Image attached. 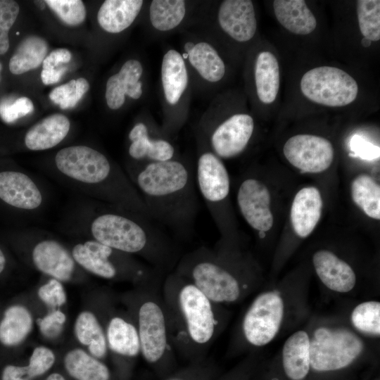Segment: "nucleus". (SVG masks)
Wrapping results in <instances>:
<instances>
[{"instance_id": "obj_1", "label": "nucleus", "mask_w": 380, "mask_h": 380, "mask_svg": "<svg viewBox=\"0 0 380 380\" xmlns=\"http://www.w3.org/2000/svg\"><path fill=\"white\" fill-rule=\"evenodd\" d=\"M125 172L150 217L177 238L189 239L199 208L195 167L189 162L176 158L128 165Z\"/></svg>"}, {"instance_id": "obj_2", "label": "nucleus", "mask_w": 380, "mask_h": 380, "mask_svg": "<svg viewBox=\"0 0 380 380\" xmlns=\"http://www.w3.org/2000/svg\"><path fill=\"white\" fill-rule=\"evenodd\" d=\"M160 291L175 353L189 362L205 359L225 327L227 311L175 271L165 274Z\"/></svg>"}, {"instance_id": "obj_3", "label": "nucleus", "mask_w": 380, "mask_h": 380, "mask_svg": "<svg viewBox=\"0 0 380 380\" xmlns=\"http://www.w3.org/2000/svg\"><path fill=\"white\" fill-rule=\"evenodd\" d=\"M78 228L88 230L91 239L118 251L137 255L151 267L167 274L181 255L173 241L160 224L141 214L101 203L89 205V214Z\"/></svg>"}, {"instance_id": "obj_4", "label": "nucleus", "mask_w": 380, "mask_h": 380, "mask_svg": "<svg viewBox=\"0 0 380 380\" xmlns=\"http://www.w3.org/2000/svg\"><path fill=\"white\" fill-rule=\"evenodd\" d=\"M54 166L56 177L72 187L151 218L126 172L99 151L84 145L63 148L56 154Z\"/></svg>"}, {"instance_id": "obj_5", "label": "nucleus", "mask_w": 380, "mask_h": 380, "mask_svg": "<svg viewBox=\"0 0 380 380\" xmlns=\"http://www.w3.org/2000/svg\"><path fill=\"white\" fill-rule=\"evenodd\" d=\"M173 271L222 305L239 301L253 287L248 267L227 249L224 242H219L214 248L201 246L186 253Z\"/></svg>"}, {"instance_id": "obj_6", "label": "nucleus", "mask_w": 380, "mask_h": 380, "mask_svg": "<svg viewBox=\"0 0 380 380\" xmlns=\"http://www.w3.org/2000/svg\"><path fill=\"white\" fill-rule=\"evenodd\" d=\"M160 284L139 286L132 302L141 347V355L158 376L163 378L174 371L175 352L171 345L161 296Z\"/></svg>"}, {"instance_id": "obj_7", "label": "nucleus", "mask_w": 380, "mask_h": 380, "mask_svg": "<svg viewBox=\"0 0 380 380\" xmlns=\"http://www.w3.org/2000/svg\"><path fill=\"white\" fill-rule=\"evenodd\" d=\"M71 255L80 266L106 279L125 277L139 286L162 283L165 273L95 240L75 244Z\"/></svg>"}, {"instance_id": "obj_8", "label": "nucleus", "mask_w": 380, "mask_h": 380, "mask_svg": "<svg viewBox=\"0 0 380 380\" xmlns=\"http://www.w3.org/2000/svg\"><path fill=\"white\" fill-rule=\"evenodd\" d=\"M364 350L362 339L341 327L320 326L310 336V368L320 372L344 369Z\"/></svg>"}, {"instance_id": "obj_9", "label": "nucleus", "mask_w": 380, "mask_h": 380, "mask_svg": "<svg viewBox=\"0 0 380 380\" xmlns=\"http://www.w3.org/2000/svg\"><path fill=\"white\" fill-rule=\"evenodd\" d=\"M195 179L197 190L219 228L224 232L225 239L228 232L226 208L230 179L223 162L208 148L203 149L198 154Z\"/></svg>"}, {"instance_id": "obj_10", "label": "nucleus", "mask_w": 380, "mask_h": 380, "mask_svg": "<svg viewBox=\"0 0 380 380\" xmlns=\"http://www.w3.org/2000/svg\"><path fill=\"white\" fill-rule=\"evenodd\" d=\"M285 306L281 296L275 291L259 293L246 310L240 326V338L251 347L270 343L279 331Z\"/></svg>"}, {"instance_id": "obj_11", "label": "nucleus", "mask_w": 380, "mask_h": 380, "mask_svg": "<svg viewBox=\"0 0 380 380\" xmlns=\"http://www.w3.org/2000/svg\"><path fill=\"white\" fill-rule=\"evenodd\" d=\"M300 89L311 101L329 107L347 106L358 93L356 81L344 70L331 66L308 70L302 77Z\"/></svg>"}, {"instance_id": "obj_12", "label": "nucleus", "mask_w": 380, "mask_h": 380, "mask_svg": "<svg viewBox=\"0 0 380 380\" xmlns=\"http://www.w3.org/2000/svg\"><path fill=\"white\" fill-rule=\"evenodd\" d=\"M283 152L292 165L311 173L326 170L334 159L331 143L324 137L312 134H297L289 138Z\"/></svg>"}, {"instance_id": "obj_13", "label": "nucleus", "mask_w": 380, "mask_h": 380, "mask_svg": "<svg viewBox=\"0 0 380 380\" xmlns=\"http://www.w3.org/2000/svg\"><path fill=\"white\" fill-rule=\"evenodd\" d=\"M239 210L246 222L263 237L273 225L270 194L260 180L248 177L243 180L236 194Z\"/></svg>"}, {"instance_id": "obj_14", "label": "nucleus", "mask_w": 380, "mask_h": 380, "mask_svg": "<svg viewBox=\"0 0 380 380\" xmlns=\"http://www.w3.org/2000/svg\"><path fill=\"white\" fill-rule=\"evenodd\" d=\"M253 118L244 113L229 117L210 133L209 145L211 151L220 159L234 158L246 148L253 132Z\"/></svg>"}, {"instance_id": "obj_15", "label": "nucleus", "mask_w": 380, "mask_h": 380, "mask_svg": "<svg viewBox=\"0 0 380 380\" xmlns=\"http://www.w3.org/2000/svg\"><path fill=\"white\" fill-rule=\"evenodd\" d=\"M0 199L20 210L34 212L44 202L42 189L34 179L23 172H0Z\"/></svg>"}, {"instance_id": "obj_16", "label": "nucleus", "mask_w": 380, "mask_h": 380, "mask_svg": "<svg viewBox=\"0 0 380 380\" xmlns=\"http://www.w3.org/2000/svg\"><path fill=\"white\" fill-rule=\"evenodd\" d=\"M128 138L130 141L128 154L132 160L129 165L164 162L176 158L172 144L165 138L152 137L148 127L142 122L134 125Z\"/></svg>"}, {"instance_id": "obj_17", "label": "nucleus", "mask_w": 380, "mask_h": 380, "mask_svg": "<svg viewBox=\"0 0 380 380\" xmlns=\"http://www.w3.org/2000/svg\"><path fill=\"white\" fill-rule=\"evenodd\" d=\"M31 258L39 271L60 281L70 280L74 273L75 261L71 253L53 239L37 241L32 248Z\"/></svg>"}, {"instance_id": "obj_18", "label": "nucleus", "mask_w": 380, "mask_h": 380, "mask_svg": "<svg viewBox=\"0 0 380 380\" xmlns=\"http://www.w3.org/2000/svg\"><path fill=\"white\" fill-rule=\"evenodd\" d=\"M217 18L222 30L237 42H248L255 34L257 20L250 0L223 1Z\"/></svg>"}, {"instance_id": "obj_19", "label": "nucleus", "mask_w": 380, "mask_h": 380, "mask_svg": "<svg viewBox=\"0 0 380 380\" xmlns=\"http://www.w3.org/2000/svg\"><path fill=\"white\" fill-rule=\"evenodd\" d=\"M315 270L322 284L329 290L348 293L356 284L353 268L344 260L328 250H319L312 257Z\"/></svg>"}, {"instance_id": "obj_20", "label": "nucleus", "mask_w": 380, "mask_h": 380, "mask_svg": "<svg viewBox=\"0 0 380 380\" xmlns=\"http://www.w3.org/2000/svg\"><path fill=\"white\" fill-rule=\"evenodd\" d=\"M143 73L141 63L135 59L127 61L120 71L110 77L106 83V100L113 110L120 108L125 103V95L138 99L142 95L140 78Z\"/></svg>"}, {"instance_id": "obj_21", "label": "nucleus", "mask_w": 380, "mask_h": 380, "mask_svg": "<svg viewBox=\"0 0 380 380\" xmlns=\"http://www.w3.org/2000/svg\"><path fill=\"white\" fill-rule=\"evenodd\" d=\"M322 199L318 189L307 186L295 196L291 209V221L295 233L308 236L315 228L322 213Z\"/></svg>"}, {"instance_id": "obj_22", "label": "nucleus", "mask_w": 380, "mask_h": 380, "mask_svg": "<svg viewBox=\"0 0 380 380\" xmlns=\"http://www.w3.org/2000/svg\"><path fill=\"white\" fill-rule=\"evenodd\" d=\"M106 337L108 350L116 356L133 360L141 355L139 338L133 319L113 316L108 320Z\"/></svg>"}, {"instance_id": "obj_23", "label": "nucleus", "mask_w": 380, "mask_h": 380, "mask_svg": "<svg viewBox=\"0 0 380 380\" xmlns=\"http://www.w3.org/2000/svg\"><path fill=\"white\" fill-rule=\"evenodd\" d=\"M70 128L68 118L59 113L49 115L34 125L26 132L24 142L31 151H44L61 143L68 135Z\"/></svg>"}, {"instance_id": "obj_24", "label": "nucleus", "mask_w": 380, "mask_h": 380, "mask_svg": "<svg viewBox=\"0 0 380 380\" xmlns=\"http://www.w3.org/2000/svg\"><path fill=\"white\" fill-rule=\"evenodd\" d=\"M281 362L286 376L291 380H303L310 369V335L304 330L292 334L284 342Z\"/></svg>"}, {"instance_id": "obj_25", "label": "nucleus", "mask_w": 380, "mask_h": 380, "mask_svg": "<svg viewBox=\"0 0 380 380\" xmlns=\"http://www.w3.org/2000/svg\"><path fill=\"white\" fill-rule=\"evenodd\" d=\"M143 4L141 0H106L98 11V23L108 32H121L134 21Z\"/></svg>"}, {"instance_id": "obj_26", "label": "nucleus", "mask_w": 380, "mask_h": 380, "mask_svg": "<svg viewBox=\"0 0 380 380\" xmlns=\"http://www.w3.org/2000/svg\"><path fill=\"white\" fill-rule=\"evenodd\" d=\"M275 16L289 32L306 35L317 26L315 15L303 0H275L273 1Z\"/></svg>"}, {"instance_id": "obj_27", "label": "nucleus", "mask_w": 380, "mask_h": 380, "mask_svg": "<svg viewBox=\"0 0 380 380\" xmlns=\"http://www.w3.org/2000/svg\"><path fill=\"white\" fill-rule=\"evenodd\" d=\"M161 80L165 99L170 105L179 101L188 84V73L182 56L170 49L164 55Z\"/></svg>"}, {"instance_id": "obj_28", "label": "nucleus", "mask_w": 380, "mask_h": 380, "mask_svg": "<svg viewBox=\"0 0 380 380\" xmlns=\"http://www.w3.org/2000/svg\"><path fill=\"white\" fill-rule=\"evenodd\" d=\"M257 94L264 103L274 101L279 89V66L275 56L270 51L260 52L255 65Z\"/></svg>"}, {"instance_id": "obj_29", "label": "nucleus", "mask_w": 380, "mask_h": 380, "mask_svg": "<svg viewBox=\"0 0 380 380\" xmlns=\"http://www.w3.org/2000/svg\"><path fill=\"white\" fill-rule=\"evenodd\" d=\"M32 323V315L25 307H8L0 322V342L6 346L19 345L30 333Z\"/></svg>"}, {"instance_id": "obj_30", "label": "nucleus", "mask_w": 380, "mask_h": 380, "mask_svg": "<svg viewBox=\"0 0 380 380\" xmlns=\"http://www.w3.org/2000/svg\"><path fill=\"white\" fill-rule=\"evenodd\" d=\"M64 367L75 380H110L108 367L84 350L75 348L64 357Z\"/></svg>"}, {"instance_id": "obj_31", "label": "nucleus", "mask_w": 380, "mask_h": 380, "mask_svg": "<svg viewBox=\"0 0 380 380\" xmlns=\"http://www.w3.org/2000/svg\"><path fill=\"white\" fill-rule=\"evenodd\" d=\"M75 333L80 343L88 346L92 356L99 360L106 356V331L94 313L89 311L80 313L75 323Z\"/></svg>"}, {"instance_id": "obj_32", "label": "nucleus", "mask_w": 380, "mask_h": 380, "mask_svg": "<svg viewBox=\"0 0 380 380\" xmlns=\"http://www.w3.org/2000/svg\"><path fill=\"white\" fill-rule=\"evenodd\" d=\"M48 51L46 42L38 36L23 39L9 61V70L14 75H20L39 67Z\"/></svg>"}, {"instance_id": "obj_33", "label": "nucleus", "mask_w": 380, "mask_h": 380, "mask_svg": "<svg viewBox=\"0 0 380 380\" xmlns=\"http://www.w3.org/2000/svg\"><path fill=\"white\" fill-rule=\"evenodd\" d=\"M186 54L189 63L204 80L216 82L224 77V63L216 50L208 43L201 42L194 44Z\"/></svg>"}, {"instance_id": "obj_34", "label": "nucleus", "mask_w": 380, "mask_h": 380, "mask_svg": "<svg viewBox=\"0 0 380 380\" xmlns=\"http://www.w3.org/2000/svg\"><path fill=\"white\" fill-rule=\"evenodd\" d=\"M354 203L369 217L380 219V186L368 175H357L351 184Z\"/></svg>"}, {"instance_id": "obj_35", "label": "nucleus", "mask_w": 380, "mask_h": 380, "mask_svg": "<svg viewBox=\"0 0 380 380\" xmlns=\"http://www.w3.org/2000/svg\"><path fill=\"white\" fill-rule=\"evenodd\" d=\"M186 13L182 0H153L149 8V18L153 27L159 31H170L177 27Z\"/></svg>"}, {"instance_id": "obj_36", "label": "nucleus", "mask_w": 380, "mask_h": 380, "mask_svg": "<svg viewBox=\"0 0 380 380\" xmlns=\"http://www.w3.org/2000/svg\"><path fill=\"white\" fill-rule=\"evenodd\" d=\"M350 321L355 329L360 332L379 336L380 303L367 300L357 304L351 312Z\"/></svg>"}, {"instance_id": "obj_37", "label": "nucleus", "mask_w": 380, "mask_h": 380, "mask_svg": "<svg viewBox=\"0 0 380 380\" xmlns=\"http://www.w3.org/2000/svg\"><path fill=\"white\" fill-rule=\"evenodd\" d=\"M360 30L365 38L376 42L380 39V1H357Z\"/></svg>"}, {"instance_id": "obj_38", "label": "nucleus", "mask_w": 380, "mask_h": 380, "mask_svg": "<svg viewBox=\"0 0 380 380\" xmlns=\"http://www.w3.org/2000/svg\"><path fill=\"white\" fill-rule=\"evenodd\" d=\"M89 89L87 80L80 77L54 88L49 96L61 109L75 107Z\"/></svg>"}, {"instance_id": "obj_39", "label": "nucleus", "mask_w": 380, "mask_h": 380, "mask_svg": "<svg viewBox=\"0 0 380 380\" xmlns=\"http://www.w3.org/2000/svg\"><path fill=\"white\" fill-rule=\"evenodd\" d=\"M215 365L207 357L189 364L162 378V380H213L216 377Z\"/></svg>"}, {"instance_id": "obj_40", "label": "nucleus", "mask_w": 380, "mask_h": 380, "mask_svg": "<svg viewBox=\"0 0 380 380\" xmlns=\"http://www.w3.org/2000/svg\"><path fill=\"white\" fill-rule=\"evenodd\" d=\"M44 2L68 25H80L86 18V8L80 0H46Z\"/></svg>"}, {"instance_id": "obj_41", "label": "nucleus", "mask_w": 380, "mask_h": 380, "mask_svg": "<svg viewBox=\"0 0 380 380\" xmlns=\"http://www.w3.org/2000/svg\"><path fill=\"white\" fill-rule=\"evenodd\" d=\"M19 11L16 1L0 0V54H4L9 48L8 32Z\"/></svg>"}, {"instance_id": "obj_42", "label": "nucleus", "mask_w": 380, "mask_h": 380, "mask_svg": "<svg viewBox=\"0 0 380 380\" xmlns=\"http://www.w3.org/2000/svg\"><path fill=\"white\" fill-rule=\"evenodd\" d=\"M33 110L32 101L25 96L14 100L6 99L0 102V117L7 123L16 121L31 113Z\"/></svg>"}, {"instance_id": "obj_43", "label": "nucleus", "mask_w": 380, "mask_h": 380, "mask_svg": "<svg viewBox=\"0 0 380 380\" xmlns=\"http://www.w3.org/2000/svg\"><path fill=\"white\" fill-rule=\"evenodd\" d=\"M55 355L45 346L34 348L29 360L27 369L32 379L46 373L53 365Z\"/></svg>"}, {"instance_id": "obj_44", "label": "nucleus", "mask_w": 380, "mask_h": 380, "mask_svg": "<svg viewBox=\"0 0 380 380\" xmlns=\"http://www.w3.org/2000/svg\"><path fill=\"white\" fill-rule=\"evenodd\" d=\"M38 296L47 305L60 307L66 302L65 289L60 281L51 279L38 290Z\"/></svg>"}, {"instance_id": "obj_45", "label": "nucleus", "mask_w": 380, "mask_h": 380, "mask_svg": "<svg viewBox=\"0 0 380 380\" xmlns=\"http://www.w3.org/2000/svg\"><path fill=\"white\" fill-rule=\"evenodd\" d=\"M65 320L66 317L63 312L54 310L44 317L37 319V323L44 336L54 338L62 332Z\"/></svg>"}, {"instance_id": "obj_46", "label": "nucleus", "mask_w": 380, "mask_h": 380, "mask_svg": "<svg viewBox=\"0 0 380 380\" xmlns=\"http://www.w3.org/2000/svg\"><path fill=\"white\" fill-rule=\"evenodd\" d=\"M71 53L66 49H57L46 56L42 63V69H56L58 65L71 60Z\"/></svg>"}, {"instance_id": "obj_47", "label": "nucleus", "mask_w": 380, "mask_h": 380, "mask_svg": "<svg viewBox=\"0 0 380 380\" xmlns=\"http://www.w3.org/2000/svg\"><path fill=\"white\" fill-rule=\"evenodd\" d=\"M353 151L364 159L371 160L379 156V149L362 138L355 136L351 141Z\"/></svg>"}, {"instance_id": "obj_48", "label": "nucleus", "mask_w": 380, "mask_h": 380, "mask_svg": "<svg viewBox=\"0 0 380 380\" xmlns=\"http://www.w3.org/2000/svg\"><path fill=\"white\" fill-rule=\"evenodd\" d=\"M2 380H31L27 366L8 365L6 366L1 374Z\"/></svg>"}, {"instance_id": "obj_49", "label": "nucleus", "mask_w": 380, "mask_h": 380, "mask_svg": "<svg viewBox=\"0 0 380 380\" xmlns=\"http://www.w3.org/2000/svg\"><path fill=\"white\" fill-rule=\"evenodd\" d=\"M67 68L65 66L56 69H42L41 72L42 81L46 85L55 84L61 80Z\"/></svg>"}, {"instance_id": "obj_50", "label": "nucleus", "mask_w": 380, "mask_h": 380, "mask_svg": "<svg viewBox=\"0 0 380 380\" xmlns=\"http://www.w3.org/2000/svg\"><path fill=\"white\" fill-rule=\"evenodd\" d=\"M244 376L243 371L238 370L222 378L217 379L215 377L213 380H243Z\"/></svg>"}, {"instance_id": "obj_51", "label": "nucleus", "mask_w": 380, "mask_h": 380, "mask_svg": "<svg viewBox=\"0 0 380 380\" xmlns=\"http://www.w3.org/2000/svg\"><path fill=\"white\" fill-rule=\"evenodd\" d=\"M6 265V258L3 251L0 249V274L4 271Z\"/></svg>"}, {"instance_id": "obj_52", "label": "nucleus", "mask_w": 380, "mask_h": 380, "mask_svg": "<svg viewBox=\"0 0 380 380\" xmlns=\"http://www.w3.org/2000/svg\"><path fill=\"white\" fill-rule=\"evenodd\" d=\"M46 380H65L64 377L58 373L51 374Z\"/></svg>"}, {"instance_id": "obj_53", "label": "nucleus", "mask_w": 380, "mask_h": 380, "mask_svg": "<svg viewBox=\"0 0 380 380\" xmlns=\"http://www.w3.org/2000/svg\"><path fill=\"white\" fill-rule=\"evenodd\" d=\"M194 44H193L191 42L186 43L185 44V46H184V49H185L186 53H188L191 50V49L194 47Z\"/></svg>"}, {"instance_id": "obj_54", "label": "nucleus", "mask_w": 380, "mask_h": 380, "mask_svg": "<svg viewBox=\"0 0 380 380\" xmlns=\"http://www.w3.org/2000/svg\"><path fill=\"white\" fill-rule=\"evenodd\" d=\"M1 70H2V65L0 63V79H1Z\"/></svg>"}]
</instances>
